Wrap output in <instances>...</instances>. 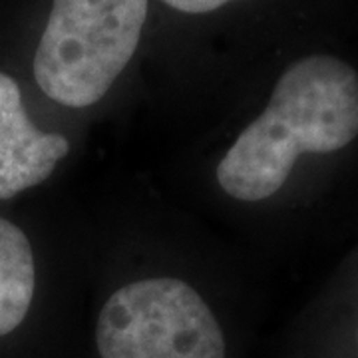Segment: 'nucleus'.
<instances>
[{
  "label": "nucleus",
  "mask_w": 358,
  "mask_h": 358,
  "mask_svg": "<svg viewBox=\"0 0 358 358\" xmlns=\"http://www.w3.org/2000/svg\"><path fill=\"white\" fill-rule=\"evenodd\" d=\"M36 285L30 241L14 223L0 219V336L13 333L32 305Z\"/></svg>",
  "instance_id": "5"
},
{
  "label": "nucleus",
  "mask_w": 358,
  "mask_h": 358,
  "mask_svg": "<svg viewBox=\"0 0 358 358\" xmlns=\"http://www.w3.org/2000/svg\"><path fill=\"white\" fill-rule=\"evenodd\" d=\"M96 341L102 358H225L211 308L193 287L169 277L115 291L100 313Z\"/></svg>",
  "instance_id": "3"
},
{
  "label": "nucleus",
  "mask_w": 358,
  "mask_h": 358,
  "mask_svg": "<svg viewBox=\"0 0 358 358\" xmlns=\"http://www.w3.org/2000/svg\"><path fill=\"white\" fill-rule=\"evenodd\" d=\"M358 136V74L334 56H308L279 78L265 112L221 159V189L261 201L285 185L301 154H331Z\"/></svg>",
  "instance_id": "1"
},
{
  "label": "nucleus",
  "mask_w": 358,
  "mask_h": 358,
  "mask_svg": "<svg viewBox=\"0 0 358 358\" xmlns=\"http://www.w3.org/2000/svg\"><path fill=\"white\" fill-rule=\"evenodd\" d=\"M167 6L176 8L179 13L187 14H205L211 10H217L223 4L233 2V0H164Z\"/></svg>",
  "instance_id": "6"
},
{
  "label": "nucleus",
  "mask_w": 358,
  "mask_h": 358,
  "mask_svg": "<svg viewBox=\"0 0 358 358\" xmlns=\"http://www.w3.org/2000/svg\"><path fill=\"white\" fill-rule=\"evenodd\" d=\"M148 0H54L34 54V78L54 102L96 103L140 44Z\"/></svg>",
  "instance_id": "2"
},
{
  "label": "nucleus",
  "mask_w": 358,
  "mask_h": 358,
  "mask_svg": "<svg viewBox=\"0 0 358 358\" xmlns=\"http://www.w3.org/2000/svg\"><path fill=\"white\" fill-rule=\"evenodd\" d=\"M68 150L64 136L44 134L30 122L18 84L0 72V199L50 178Z\"/></svg>",
  "instance_id": "4"
}]
</instances>
